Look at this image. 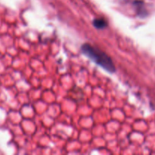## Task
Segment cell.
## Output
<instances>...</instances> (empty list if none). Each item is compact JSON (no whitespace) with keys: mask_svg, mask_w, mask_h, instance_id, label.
<instances>
[{"mask_svg":"<svg viewBox=\"0 0 155 155\" xmlns=\"http://www.w3.org/2000/svg\"><path fill=\"white\" fill-rule=\"evenodd\" d=\"M81 51L83 54L103 68L105 71L109 73H114L115 71V67L110 57L97 47L85 43L81 45Z\"/></svg>","mask_w":155,"mask_h":155,"instance_id":"cell-1","label":"cell"},{"mask_svg":"<svg viewBox=\"0 0 155 155\" xmlns=\"http://www.w3.org/2000/svg\"><path fill=\"white\" fill-rule=\"evenodd\" d=\"M93 25L97 29H103L107 27V23L103 18H96L93 21Z\"/></svg>","mask_w":155,"mask_h":155,"instance_id":"cell-2","label":"cell"}]
</instances>
